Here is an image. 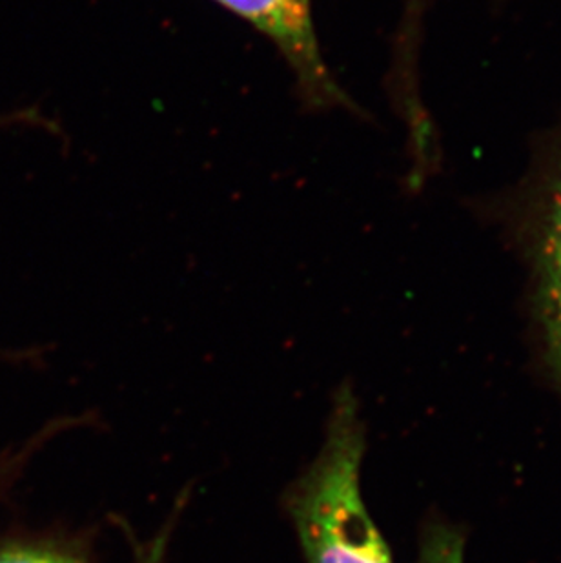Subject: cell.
<instances>
[{
	"mask_svg": "<svg viewBox=\"0 0 561 563\" xmlns=\"http://www.w3.org/2000/svg\"><path fill=\"white\" fill-rule=\"evenodd\" d=\"M0 563H88L79 554L50 545H4L0 548Z\"/></svg>",
	"mask_w": 561,
	"mask_h": 563,
	"instance_id": "obj_5",
	"label": "cell"
},
{
	"mask_svg": "<svg viewBox=\"0 0 561 563\" xmlns=\"http://www.w3.org/2000/svg\"><path fill=\"white\" fill-rule=\"evenodd\" d=\"M418 563H463V540L447 527H435L425 538Z\"/></svg>",
	"mask_w": 561,
	"mask_h": 563,
	"instance_id": "obj_4",
	"label": "cell"
},
{
	"mask_svg": "<svg viewBox=\"0 0 561 563\" xmlns=\"http://www.w3.org/2000/svg\"><path fill=\"white\" fill-rule=\"evenodd\" d=\"M166 538L160 537L146 548L138 549V563H165Z\"/></svg>",
	"mask_w": 561,
	"mask_h": 563,
	"instance_id": "obj_6",
	"label": "cell"
},
{
	"mask_svg": "<svg viewBox=\"0 0 561 563\" xmlns=\"http://www.w3.org/2000/svg\"><path fill=\"white\" fill-rule=\"evenodd\" d=\"M535 265L541 323L552 362L561 377V155L541 202Z\"/></svg>",
	"mask_w": 561,
	"mask_h": 563,
	"instance_id": "obj_3",
	"label": "cell"
},
{
	"mask_svg": "<svg viewBox=\"0 0 561 563\" xmlns=\"http://www.w3.org/2000/svg\"><path fill=\"white\" fill-rule=\"evenodd\" d=\"M365 429L354 394L336 396L323 445L294 482L286 509L308 563H393L361 496Z\"/></svg>",
	"mask_w": 561,
	"mask_h": 563,
	"instance_id": "obj_1",
	"label": "cell"
},
{
	"mask_svg": "<svg viewBox=\"0 0 561 563\" xmlns=\"http://www.w3.org/2000/svg\"><path fill=\"white\" fill-rule=\"evenodd\" d=\"M243 19L277 49L290 69L297 97L310 112L354 108L319 46L312 0H213Z\"/></svg>",
	"mask_w": 561,
	"mask_h": 563,
	"instance_id": "obj_2",
	"label": "cell"
}]
</instances>
